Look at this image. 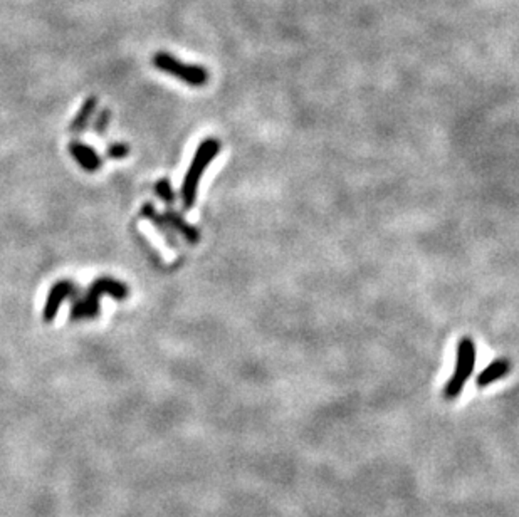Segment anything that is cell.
<instances>
[{
	"label": "cell",
	"instance_id": "cell-1",
	"mask_svg": "<svg viewBox=\"0 0 519 517\" xmlns=\"http://www.w3.org/2000/svg\"><path fill=\"white\" fill-rule=\"evenodd\" d=\"M103 294L111 296L116 301H125L130 291L120 280L111 278H99L88 287L85 294L77 292L73 297L71 304V321H85V319H94L99 314V299Z\"/></svg>",
	"mask_w": 519,
	"mask_h": 517
},
{
	"label": "cell",
	"instance_id": "cell-2",
	"mask_svg": "<svg viewBox=\"0 0 519 517\" xmlns=\"http://www.w3.org/2000/svg\"><path fill=\"white\" fill-rule=\"evenodd\" d=\"M219 151H220V142L215 138L204 139V142L197 147V150H195V155L194 158H192L189 172H187L185 178H183L180 190L182 204L185 210H190L195 205L200 180H202L205 170L211 165V161L219 155Z\"/></svg>",
	"mask_w": 519,
	"mask_h": 517
},
{
	"label": "cell",
	"instance_id": "cell-3",
	"mask_svg": "<svg viewBox=\"0 0 519 517\" xmlns=\"http://www.w3.org/2000/svg\"><path fill=\"white\" fill-rule=\"evenodd\" d=\"M151 63L161 73L170 74V76L177 77V80L183 81L189 86L202 87L208 82V71L204 66L182 63L180 59H177L170 52H155L154 58H151Z\"/></svg>",
	"mask_w": 519,
	"mask_h": 517
},
{
	"label": "cell",
	"instance_id": "cell-4",
	"mask_svg": "<svg viewBox=\"0 0 519 517\" xmlns=\"http://www.w3.org/2000/svg\"><path fill=\"white\" fill-rule=\"evenodd\" d=\"M475 366V344L469 336H464L457 346V361L454 373L449 378L446 388H444V397L446 400H456L461 395L464 385L473 375Z\"/></svg>",
	"mask_w": 519,
	"mask_h": 517
},
{
	"label": "cell",
	"instance_id": "cell-5",
	"mask_svg": "<svg viewBox=\"0 0 519 517\" xmlns=\"http://www.w3.org/2000/svg\"><path fill=\"white\" fill-rule=\"evenodd\" d=\"M77 294V289L74 286L73 280H58L49 289L47 292V299L44 304V313H42V318H44L46 323L54 321V318L58 316L61 304H63L64 299L68 297H74Z\"/></svg>",
	"mask_w": 519,
	"mask_h": 517
},
{
	"label": "cell",
	"instance_id": "cell-6",
	"mask_svg": "<svg viewBox=\"0 0 519 517\" xmlns=\"http://www.w3.org/2000/svg\"><path fill=\"white\" fill-rule=\"evenodd\" d=\"M142 216L145 217L146 220L150 222L156 230H158V234L161 235V237L167 240L168 247H173V249L178 247L177 234H175V232H173L172 227H170V223L167 222V218H165L163 216H160V213L156 212V208L154 207V204H145V205H143V207H142Z\"/></svg>",
	"mask_w": 519,
	"mask_h": 517
},
{
	"label": "cell",
	"instance_id": "cell-7",
	"mask_svg": "<svg viewBox=\"0 0 519 517\" xmlns=\"http://www.w3.org/2000/svg\"><path fill=\"white\" fill-rule=\"evenodd\" d=\"M69 153H71L73 158L76 160L86 172H96V170L101 168V158H99V155L96 153L94 148L88 147V144L74 139V142L69 143Z\"/></svg>",
	"mask_w": 519,
	"mask_h": 517
},
{
	"label": "cell",
	"instance_id": "cell-8",
	"mask_svg": "<svg viewBox=\"0 0 519 517\" xmlns=\"http://www.w3.org/2000/svg\"><path fill=\"white\" fill-rule=\"evenodd\" d=\"M509 371H511V361H509V359H504V358L494 359V361L489 363V366L484 368L481 373L477 375V378H475V385H477L479 388L489 387V385L494 383V381L501 380L503 376L508 375Z\"/></svg>",
	"mask_w": 519,
	"mask_h": 517
},
{
	"label": "cell",
	"instance_id": "cell-9",
	"mask_svg": "<svg viewBox=\"0 0 519 517\" xmlns=\"http://www.w3.org/2000/svg\"><path fill=\"white\" fill-rule=\"evenodd\" d=\"M163 217L167 218V222L170 223V227H172L173 232H175V234H180L182 237L187 240V242H190V244L199 242L200 232L195 229V227H192L189 222H185V218H183L180 213L168 207L167 210H165Z\"/></svg>",
	"mask_w": 519,
	"mask_h": 517
},
{
	"label": "cell",
	"instance_id": "cell-10",
	"mask_svg": "<svg viewBox=\"0 0 519 517\" xmlns=\"http://www.w3.org/2000/svg\"><path fill=\"white\" fill-rule=\"evenodd\" d=\"M96 109H98V98H96V96H88L85 103L81 104L77 115L74 116L71 125H69V131H71L73 135H81L82 131L89 126L91 118L94 116Z\"/></svg>",
	"mask_w": 519,
	"mask_h": 517
},
{
	"label": "cell",
	"instance_id": "cell-11",
	"mask_svg": "<svg viewBox=\"0 0 519 517\" xmlns=\"http://www.w3.org/2000/svg\"><path fill=\"white\" fill-rule=\"evenodd\" d=\"M155 194H156V197H158V199L163 200L165 204L168 205V207H170V205H173V201H175V194H173L172 183H170L167 178L156 182Z\"/></svg>",
	"mask_w": 519,
	"mask_h": 517
},
{
	"label": "cell",
	"instance_id": "cell-12",
	"mask_svg": "<svg viewBox=\"0 0 519 517\" xmlns=\"http://www.w3.org/2000/svg\"><path fill=\"white\" fill-rule=\"evenodd\" d=\"M111 121V109L110 108H103L99 109L98 115H96V120L93 123V130L94 133L98 135H104L108 130V125Z\"/></svg>",
	"mask_w": 519,
	"mask_h": 517
},
{
	"label": "cell",
	"instance_id": "cell-13",
	"mask_svg": "<svg viewBox=\"0 0 519 517\" xmlns=\"http://www.w3.org/2000/svg\"><path fill=\"white\" fill-rule=\"evenodd\" d=\"M128 153L130 148L126 147L125 143H113L111 147L108 148V156H110V158H125Z\"/></svg>",
	"mask_w": 519,
	"mask_h": 517
}]
</instances>
